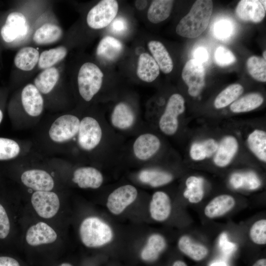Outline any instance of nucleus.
Returning <instances> with one entry per match:
<instances>
[{"instance_id":"35","label":"nucleus","mask_w":266,"mask_h":266,"mask_svg":"<svg viewBox=\"0 0 266 266\" xmlns=\"http://www.w3.org/2000/svg\"><path fill=\"white\" fill-rule=\"evenodd\" d=\"M184 197L191 203L200 202L204 196L203 180L200 177L191 176L187 179Z\"/></svg>"},{"instance_id":"2","label":"nucleus","mask_w":266,"mask_h":266,"mask_svg":"<svg viewBox=\"0 0 266 266\" xmlns=\"http://www.w3.org/2000/svg\"><path fill=\"white\" fill-rule=\"evenodd\" d=\"M45 108L44 99L32 83L21 86L9 101L8 113L13 122L21 117L35 119L40 117Z\"/></svg>"},{"instance_id":"28","label":"nucleus","mask_w":266,"mask_h":266,"mask_svg":"<svg viewBox=\"0 0 266 266\" xmlns=\"http://www.w3.org/2000/svg\"><path fill=\"white\" fill-rule=\"evenodd\" d=\"M134 120V113L127 103L121 102L114 107L111 121L115 127L121 130L128 129L133 124Z\"/></svg>"},{"instance_id":"5","label":"nucleus","mask_w":266,"mask_h":266,"mask_svg":"<svg viewBox=\"0 0 266 266\" xmlns=\"http://www.w3.org/2000/svg\"><path fill=\"white\" fill-rule=\"evenodd\" d=\"M64 36L63 29L51 4L37 19L31 43L37 46L51 45L62 40Z\"/></svg>"},{"instance_id":"24","label":"nucleus","mask_w":266,"mask_h":266,"mask_svg":"<svg viewBox=\"0 0 266 266\" xmlns=\"http://www.w3.org/2000/svg\"><path fill=\"white\" fill-rule=\"evenodd\" d=\"M238 149V143L233 136L224 137L218 145L214 157V162L220 167H224L230 164Z\"/></svg>"},{"instance_id":"19","label":"nucleus","mask_w":266,"mask_h":266,"mask_svg":"<svg viewBox=\"0 0 266 266\" xmlns=\"http://www.w3.org/2000/svg\"><path fill=\"white\" fill-rule=\"evenodd\" d=\"M160 145V140L155 135L142 134L135 139L133 143V153L138 159L147 160L157 152Z\"/></svg>"},{"instance_id":"42","label":"nucleus","mask_w":266,"mask_h":266,"mask_svg":"<svg viewBox=\"0 0 266 266\" xmlns=\"http://www.w3.org/2000/svg\"><path fill=\"white\" fill-rule=\"evenodd\" d=\"M233 31L231 23L227 20H221L216 23L214 27V34L221 40L228 38Z\"/></svg>"},{"instance_id":"17","label":"nucleus","mask_w":266,"mask_h":266,"mask_svg":"<svg viewBox=\"0 0 266 266\" xmlns=\"http://www.w3.org/2000/svg\"><path fill=\"white\" fill-rule=\"evenodd\" d=\"M266 0H241L236 5V16L244 22H261L266 15Z\"/></svg>"},{"instance_id":"10","label":"nucleus","mask_w":266,"mask_h":266,"mask_svg":"<svg viewBox=\"0 0 266 266\" xmlns=\"http://www.w3.org/2000/svg\"><path fill=\"white\" fill-rule=\"evenodd\" d=\"M80 123L79 119L74 115L62 114L55 119L50 126L49 137L56 143L67 142L77 134Z\"/></svg>"},{"instance_id":"46","label":"nucleus","mask_w":266,"mask_h":266,"mask_svg":"<svg viewBox=\"0 0 266 266\" xmlns=\"http://www.w3.org/2000/svg\"><path fill=\"white\" fill-rule=\"evenodd\" d=\"M205 147L207 158L211 157L216 152L218 144L213 139H208L202 142Z\"/></svg>"},{"instance_id":"50","label":"nucleus","mask_w":266,"mask_h":266,"mask_svg":"<svg viewBox=\"0 0 266 266\" xmlns=\"http://www.w3.org/2000/svg\"><path fill=\"white\" fill-rule=\"evenodd\" d=\"M147 1L144 0H137L135 1V6L138 10H143L147 6Z\"/></svg>"},{"instance_id":"34","label":"nucleus","mask_w":266,"mask_h":266,"mask_svg":"<svg viewBox=\"0 0 266 266\" xmlns=\"http://www.w3.org/2000/svg\"><path fill=\"white\" fill-rule=\"evenodd\" d=\"M230 182L234 189L243 188L251 190L258 189L261 184L258 176L252 171L234 173L232 175Z\"/></svg>"},{"instance_id":"8","label":"nucleus","mask_w":266,"mask_h":266,"mask_svg":"<svg viewBox=\"0 0 266 266\" xmlns=\"http://www.w3.org/2000/svg\"><path fill=\"white\" fill-rule=\"evenodd\" d=\"M39 55L38 49L33 46L26 45L19 49L13 59L14 77L17 83L23 84L37 72Z\"/></svg>"},{"instance_id":"40","label":"nucleus","mask_w":266,"mask_h":266,"mask_svg":"<svg viewBox=\"0 0 266 266\" xmlns=\"http://www.w3.org/2000/svg\"><path fill=\"white\" fill-rule=\"evenodd\" d=\"M214 59L216 63L220 66H229L236 61L233 53L226 47L219 46L215 50Z\"/></svg>"},{"instance_id":"44","label":"nucleus","mask_w":266,"mask_h":266,"mask_svg":"<svg viewBox=\"0 0 266 266\" xmlns=\"http://www.w3.org/2000/svg\"><path fill=\"white\" fill-rule=\"evenodd\" d=\"M219 245L223 252L227 255L232 253L236 248V245L229 241L226 233H221L219 239Z\"/></svg>"},{"instance_id":"3","label":"nucleus","mask_w":266,"mask_h":266,"mask_svg":"<svg viewBox=\"0 0 266 266\" xmlns=\"http://www.w3.org/2000/svg\"><path fill=\"white\" fill-rule=\"evenodd\" d=\"M65 62L40 71L31 82L42 96L47 107L62 106V96L65 83Z\"/></svg>"},{"instance_id":"39","label":"nucleus","mask_w":266,"mask_h":266,"mask_svg":"<svg viewBox=\"0 0 266 266\" xmlns=\"http://www.w3.org/2000/svg\"><path fill=\"white\" fill-rule=\"evenodd\" d=\"M250 237L252 241L259 245L266 243V220L261 219L255 222L250 230Z\"/></svg>"},{"instance_id":"49","label":"nucleus","mask_w":266,"mask_h":266,"mask_svg":"<svg viewBox=\"0 0 266 266\" xmlns=\"http://www.w3.org/2000/svg\"><path fill=\"white\" fill-rule=\"evenodd\" d=\"M5 93L0 92V125L4 117V101L5 100Z\"/></svg>"},{"instance_id":"25","label":"nucleus","mask_w":266,"mask_h":266,"mask_svg":"<svg viewBox=\"0 0 266 266\" xmlns=\"http://www.w3.org/2000/svg\"><path fill=\"white\" fill-rule=\"evenodd\" d=\"M235 201L233 197L229 195H221L213 199L205 207L204 214L209 218L221 216L234 206Z\"/></svg>"},{"instance_id":"45","label":"nucleus","mask_w":266,"mask_h":266,"mask_svg":"<svg viewBox=\"0 0 266 266\" xmlns=\"http://www.w3.org/2000/svg\"><path fill=\"white\" fill-rule=\"evenodd\" d=\"M127 27V23L123 17L116 18L111 23V29L116 33H121L125 32Z\"/></svg>"},{"instance_id":"20","label":"nucleus","mask_w":266,"mask_h":266,"mask_svg":"<svg viewBox=\"0 0 266 266\" xmlns=\"http://www.w3.org/2000/svg\"><path fill=\"white\" fill-rule=\"evenodd\" d=\"M103 180L101 173L91 166L77 168L73 173L72 181L80 188L97 189L101 185Z\"/></svg>"},{"instance_id":"7","label":"nucleus","mask_w":266,"mask_h":266,"mask_svg":"<svg viewBox=\"0 0 266 266\" xmlns=\"http://www.w3.org/2000/svg\"><path fill=\"white\" fill-rule=\"evenodd\" d=\"M79 234L82 243L89 248L103 246L109 242L113 237L110 227L96 217H87L82 222Z\"/></svg>"},{"instance_id":"47","label":"nucleus","mask_w":266,"mask_h":266,"mask_svg":"<svg viewBox=\"0 0 266 266\" xmlns=\"http://www.w3.org/2000/svg\"><path fill=\"white\" fill-rule=\"evenodd\" d=\"M194 59L202 64L207 61L208 55L206 49L203 47L197 48L194 54Z\"/></svg>"},{"instance_id":"41","label":"nucleus","mask_w":266,"mask_h":266,"mask_svg":"<svg viewBox=\"0 0 266 266\" xmlns=\"http://www.w3.org/2000/svg\"><path fill=\"white\" fill-rule=\"evenodd\" d=\"M10 221L4 206L0 203V240L6 239L10 233Z\"/></svg>"},{"instance_id":"55","label":"nucleus","mask_w":266,"mask_h":266,"mask_svg":"<svg viewBox=\"0 0 266 266\" xmlns=\"http://www.w3.org/2000/svg\"><path fill=\"white\" fill-rule=\"evenodd\" d=\"M263 58L266 60V50H265L263 53Z\"/></svg>"},{"instance_id":"21","label":"nucleus","mask_w":266,"mask_h":266,"mask_svg":"<svg viewBox=\"0 0 266 266\" xmlns=\"http://www.w3.org/2000/svg\"><path fill=\"white\" fill-rule=\"evenodd\" d=\"M68 51L67 46L62 44L40 52L37 71L57 66L65 62Z\"/></svg>"},{"instance_id":"54","label":"nucleus","mask_w":266,"mask_h":266,"mask_svg":"<svg viewBox=\"0 0 266 266\" xmlns=\"http://www.w3.org/2000/svg\"><path fill=\"white\" fill-rule=\"evenodd\" d=\"M58 266H73L69 263L64 262L60 264Z\"/></svg>"},{"instance_id":"32","label":"nucleus","mask_w":266,"mask_h":266,"mask_svg":"<svg viewBox=\"0 0 266 266\" xmlns=\"http://www.w3.org/2000/svg\"><path fill=\"white\" fill-rule=\"evenodd\" d=\"M264 101L263 96L259 93H250L234 101L230 106L234 113H241L253 110L261 105Z\"/></svg>"},{"instance_id":"48","label":"nucleus","mask_w":266,"mask_h":266,"mask_svg":"<svg viewBox=\"0 0 266 266\" xmlns=\"http://www.w3.org/2000/svg\"><path fill=\"white\" fill-rule=\"evenodd\" d=\"M0 266H21L16 259L7 256H0Z\"/></svg>"},{"instance_id":"52","label":"nucleus","mask_w":266,"mask_h":266,"mask_svg":"<svg viewBox=\"0 0 266 266\" xmlns=\"http://www.w3.org/2000/svg\"><path fill=\"white\" fill-rule=\"evenodd\" d=\"M172 266H187L186 264L183 261L178 260L174 262Z\"/></svg>"},{"instance_id":"9","label":"nucleus","mask_w":266,"mask_h":266,"mask_svg":"<svg viewBox=\"0 0 266 266\" xmlns=\"http://www.w3.org/2000/svg\"><path fill=\"white\" fill-rule=\"evenodd\" d=\"M118 3L115 0H102L93 6L86 16V23L93 30L103 29L115 18L118 11Z\"/></svg>"},{"instance_id":"27","label":"nucleus","mask_w":266,"mask_h":266,"mask_svg":"<svg viewBox=\"0 0 266 266\" xmlns=\"http://www.w3.org/2000/svg\"><path fill=\"white\" fill-rule=\"evenodd\" d=\"M123 44L118 39L111 36L103 37L96 49L97 57L107 61L114 60L123 50Z\"/></svg>"},{"instance_id":"30","label":"nucleus","mask_w":266,"mask_h":266,"mask_svg":"<svg viewBox=\"0 0 266 266\" xmlns=\"http://www.w3.org/2000/svg\"><path fill=\"white\" fill-rule=\"evenodd\" d=\"M178 246L182 253L196 261L203 259L208 252L205 246L194 242L187 235H183L179 238Z\"/></svg>"},{"instance_id":"26","label":"nucleus","mask_w":266,"mask_h":266,"mask_svg":"<svg viewBox=\"0 0 266 266\" xmlns=\"http://www.w3.org/2000/svg\"><path fill=\"white\" fill-rule=\"evenodd\" d=\"M147 46L160 69L164 73H169L173 69V63L164 45L160 41L151 40L148 43Z\"/></svg>"},{"instance_id":"4","label":"nucleus","mask_w":266,"mask_h":266,"mask_svg":"<svg viewBox=\"0 0 266 266\" xmlns=\"http://www.w3.org/2000/svg\"><path fill=\"white\" fill-rule=\"evenodd\" d=\"M213 11L211 0H198L176 28L179 35L190 38L200 36L206 29Z\"/></svg>"},{"instance_id":"31","label":"nucleus","mask_w":266,"mask_h":266,"mask_svg":"<svg viewBox=\"0 0 266 266\" xmlns=\"http://www.w3.org/2000/svg\"><path fill=\"white\" fill-rule=\"evenodd\" d=\"M166 242L164 237L159 234L150 235L145 247L141 252V259L147 262L156 260L164 250Z\"/></svg>"},{"instance_id":"6","label":"nucleus","mask_w":266,"mask_h":266,"mask_svg":"<svg viewBox=\"0 0 266 266\" xmlns=\"http://www.w3.org/2000/svg\"><path fill=\"white\" fill-rule=\"evenodd\" d=\"M75 77L79 96L86 102L91 101L102 86V71L94 63L86 61L79 66Z\"/></svg>"},{"instance_id":"43","label":"nucleus","mask_w":266,"mask_h":266,"mask_svg":"<svg viewBox=\"0 0 266 266\" xmlns=\"http://www.w3.org/2000/svg\"><path fill=\"white\" fill-rule=\"evenodd\" d=\"M190 155L195 161H201L207 158L206 150L202 142L193 144L190 149Z\"/></svg>"},{"instance_id":"15","label":"nucleus","mask_w":266,"mask_h":266,"mask_svg":"<svg viewBox=\"0 0 266 266\" xmlns=\"http://www.w3.org/2000/svg\"><path fill=\"white\" fill-rule=\"evenodd\" d=\"M137 191L131 185L118 187L108 196L106 203L108 210L115 215L121 213L136 199Z\"/></svg>"},{"instance_id":"36","label":"nucleus","mask_w":266,"mask_h":266,"mask_svg":"<svg viewBox=\"0 0 266 266\" xmlns=\"http://www.w3.org/2000/svg\"><path fill=\"white\" fill-rule=\"evenodd\" d=\"M243 91V87L239 84L229 85L216 97L214 102V106L217 109L227 106L236 100Z\"/></svg>"},{"instance_id":"29","label":"nucleus","mask_w":266,"mask_h":266,"mask_svg":"<svg viewBox=\"0 0 266 266\" xmlns=\"http://www.w3.org/2000/svg\"><path fill=\"white\" fill-rule=\"evenodd\" d=\"M173 3L172 0H153L147 11L148 20L158 24L166 20L170 14Z\"/></svg>"},{"instance_id":"33","label":"nucleus","mask_w":266,"mask_h":266,"mask_svg":"<svg viewBox=\"0 0 266 266\" xmlns=\"http://www.w3.org/2000/svg\"><path fill=\"white\" fill-rule=\"evenodd\" d=\"M138 177L142 182L148 184L153 187H157L166 184L173 179L171 174L154 169H147L141 171Z\"/></svg>"},{"instance_id":"16","label":"nucleus","mask_w":266,"mask_h":266,"mask_svg":"<svg viewBox=\"0 0 266 266\" xmlns=\"http://www.w3.org/2000/svg\"><path fill=\"white\" fill-rule=\"evenodd\" d=\"M20 179L23 185L34 192L51 191L55 185L51 174L41 169L26 170L21 174Z\"/></svg>"},{"instance_id":"14","label":"nucleus","mask_w":266,"mask_h":266,"mask_svg":"<svg viewBox=\"0 0 266 266\" xmlns=\"http://www.w3.org/2000/svg\"><path fill=\"white\" fill-rule=\"evenodd\" d=\"M32 205L38 216L44 219L55 216L60 207L58 195L51 191H35L31 196Z\"/></svg>"},{"instance_id":"53","label":"nucleus","mask_w":266,"mask_h":266,"mask_svg":"<svg viewBox=\"0 0 266 266\" xmlns=\"http://www.w3.org/2000/svg\"><path fill=\"white\" fill-rule=\"evenodd\" d=\"M210 266H228L224 262H215L211 264Z\"/></svg>"},{"instance_id":"1","label":"nucleus","mask_w":266,"mask_h":266,"mask_svg":"<svg viewBox=\"0 0 266 266\" xmlns=\"http://www.w3.org/2000/svg\"><path fill=\"white\" fill-rule=\"evenodd\" d=\"M52 2L48 0H21L6 15L0 28L2 41L8 46L29 45L37 19Z\"/></svg>"},{"instance_id":"38","label":"nucleus","mask_w":266,"mask_h":266,"mask_svg":"<svg viewBox=\"0 0 266 266\" xmlns=\"http://www.w3.org/2000/svg\"><path fill=\"white\" fill-rule=\"evenodd\" d=\"M249 74L255 80L262 82L266 81V61L261 57L253 56L246 63Z\"/></svg>"},{"instance_id":"23","label":"nucleus","mask_w":266,"mask_h":266,"mask_svg":"<svg viewBox=\"0 0 266 266\" xmlns=\"http://www.w3.org/2000/svg\"><path fill=\"white\" fill-rule=\"evenodd\" d=\"M160 68L152 56L147 53L141 54L136 68L138 77L145 82H152L160 74Z\"/></svg>"},{"instance_id":"13","label":"nucleus","mask_w":266,"mask_h":266,"mask_svg":"<svg viewBox=\"0 0 266 266\" xmlns=\"http://www.w3.org/2000/svg\"><path fill=\"white\" fill-rule=\"evenodd\" d=\"M181 75L188 87L189 94L192 97L199 96L205 84V71L202 64L194 59L189 60L185 64Z\"/></svg>"},{"instance_id":"18","label":"nucleus","mask_w":266,"mask_h":266,"mask_svg":"<svg viewBox=\"0 0 266 266\" xmlns=\"http://www.w3.org/2000/svg\"><path fill=\"white\" fill-rule=\"evenodd\" d=\"M56 231L50 225L39 222L31 226L27 231L25 239L31 246H38L54 242L57 239Z\"/></svg>"},{"instance_id":"51","label":"nucleus","mask_w":266,"mask_h":266,"mask_svg":"<svg viewBox=\"0 0 266 266\" xmlns=\"http://www.w3.org/2000/svg\"><path fill=\"white\" fill-rule=\"evenodd\" d=\"M252 266H266V260L263 258L257 261Z\"/></svg>"},{"instance_id":"22","label":"nucleus","mask_w":266,"mask_h":266,"mask_svg":"<svg viewBox=\"0 0 266 266\" xmlns=\"http://www.w3.org/2000/svg\"><path fill=\"white\" fill-rule=\"evenodd\" d=\"M171 209L170 200L166 193L157 191L153 194L149 210L154 220L159 222L166 220L170 214Z\"/></svg>"},{"instance_id":"11","label":"nucleus","mask_w":266,"mask_h":266,"mask_svg":"<svg viewBox=\"0 0 266 266\" xmlns=\"http://www.w3.org/2000/svg\"><path fill=\"white\" fill-rule=\"evenodd\" d=\"M185 110V100L180 94H174L169 98L164 113L159 120L161 131L166 135L174 134L178 127V117Z\"/></svg>"},{"instance_id":"12","label":"nucleus","mask_w":266,"mask_h":266,"mask_svg":"<svg viewBox=\"0 0 266 266\" xmlns=\"http://www.w3.org/2000/svg\"><path fill=\"white\" fill-rule=\"evenodd\" d=\"M77 135V142L80 147L85 151H91L100 143L102 130L95 118L86 116L80 121Z\"/></svg>"},{"instance_id":"37","label":"nucleus","mask_w":266,"mask_h":266,"mask_svg":"<svg viewBox=\"0 0 266 266\" xmlns=\"http://www.w3.org/2000/svg\"><path fill=\"white\" fill-rule=\"evenodd\" d=\"M248 144L251 151L260 160L266 161V133L256 130L252 132L247 139Z\"/></svg>"}]
</instances>
